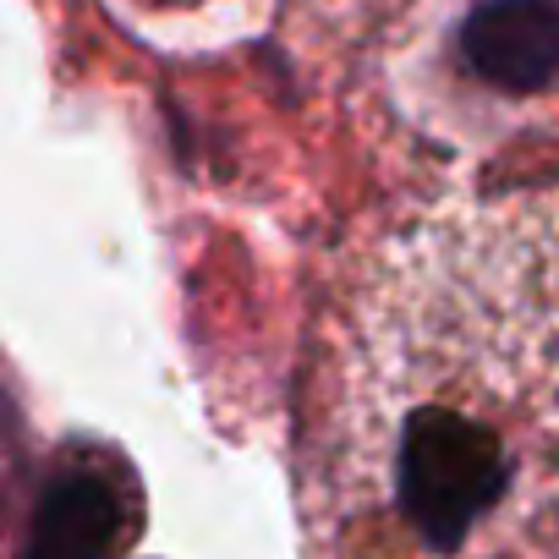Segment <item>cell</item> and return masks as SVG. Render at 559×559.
Listing matches in <instances>:
<instances>
[{
	"label": "cell",
	"instance_id": "obj_1",
	"mask_svg": "<svg viewBox=\"0 0 559 559\" xmlns=\"http://www.w3.org/2000/svg\"><path fill=\"white\" fill-rule=\"evenodd\" d=\"M302 521L313 559H559V187L439 203L362 258Z\"/></svg>",
	"mask_w": 559,
	"mask_h": 559
},
{
	"label": "cell",
	"instance_id": "obj_3",
	"mask_svg": "<svg viewBox=\"0 0 559 559\" xmlns=\"http://www.w3.org/2000/svg\"><path fill=\"white\" fill-rule=\"evenodd\" d=\"M121 537V504L105 477L67 472L39 499V521L28 537V559H110Z\"/></svg>",
	"mask_w": 559,
	"mask_h": 559
},
{
	"label": "cell",
	"instance_id": "obj_2",
	"mask_svg": "<svg viewBox=\"0 0 559 559\" xmlns=\"http://www.w3.org/2000/svg\"><path fill=\"white\" fill-rule=\"evenodd\" d=\"M461 50L483 83L532 94L559 78V7L554 0H483L461 28Z\"/></svg>",
	"mask_w": 559,
	"mask_h": 559
}]
</instances>
